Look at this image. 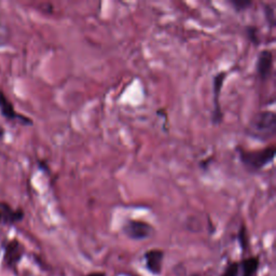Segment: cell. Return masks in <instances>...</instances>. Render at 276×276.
<instances>
[{
    "instance_id": "11",
    "label": "cell",
    "mask_w": 276,
    "mask_h": 276,
    "mask_svg": "<svg viewBox=\"0 0 276 276\" xmlns=\"http://www.w3.org/2000/svg\"><path fill=\"white\" fill-rule=\"evenodd\" d=\"M229 4L231 5L237 12H242V11L248 9L252 5V2H250V0H230Z\"/></svg>"
},
{
    "instance_id": "7",
    "label": "cell",
    "mask_w": 276,
    "mask_h": 276,
    "mask_svg": "<svg viewBox=\"0 0 276 276\" xmlns=\"http://www.w3.org/2000/svg\"><path fill=\"white\" fill-rule=\"evenodd\" d=\"M25 217L22 209H12L8 203L0 202V223L6 227H12L21 222Z\"/></svg>"
},
{
    "instance_id": "15",
    "label": "cell",
    "mask_w": 276,
    "mask_h": 276,
    "mask_svg": "<svg viewBox=\"0 0 276 276\" xmlns=\"http://www.w3.org/2000/svg\"><path fill=\"white\" fill-rule=\"evenodd\" d=\"M257 31L258 29L255 28V27H252V26H248L247 27V34H248V38L250 39L251 42H254V43H258V37H257Z\"/></svg>"
},
{
    "instance_id": "14",
    "label": "cell",
    "mask_w": 276,
    "mask_h": 276,
    "mask_svg": "<svg viewBox=\"0 0 276 276\" xmlns=\"http://www.w3.org/2000/svg\"><path fill=\"white\" fill-rule=\"evenodd\" d=\"M238 240H239L240 247L243 248V249H246V248H247V245H248V237H247L246 228H245L244 226H242L240 229H239V232H238Z\"/></svg>"
},
{
    "instance_id": "1",
    "label": "cell",
    "mask_w": 276,
    "mask_h": 276,
    "mask_svg": "<svg viewBox=\"0 0 276 276\" xmlns=\"http://www.w3.org/2000/svg\"><path fill=\"white\" fill-rule=\"evenodd\" d=\"M245 133L259 142H268L276 134V114L273 111L264 110L257 112L248 122Z\"/></svg>"
},
{
    "instance_id": "5",
    "label": "cell",
    "mask_w": 276,
    "mask_h": 276,
    "mask_svg": "<svg viewBox=\"0 0 276 276\" xmlns=\"http://www.w3.org/2000/svg\"><path fill=\"white\" fill-rule=\"evenodd\" d=\"M227 77L226 72H220L213 78V93H214V110H213V123L214 124H220L223 119V114L221 112L220 104H219V96L220 92L223 85V82Z\"/></svg>"
},
{
    "instance_id": "6",
    "label": "cell",
    "mask_w": 276,
    "mask_h": 276,
    "mask_svg": "<svg viewBox=\"0 0 276 276\" xmlns=\"http://www.w3.org/2000/svg\"><path fill=\"white\" fill-rule=\"evenodd\" d=\"M273 72V53L270 50H262L256 62V74L261 81H267Z\"/></svg>"
},
{
    "instance_id": "13",
    "label": "cell",
    "mask_w": 276,
    "mask_h": 276,
    "mask_svg": "<svg viewBox=\"0 0 276 276\" xmlns=\"http://www.w3.org/2000/svg\"><path fill=\"white\" fill-rule=\"evenodd\" d=\"M239 264L237 262H231L226 268L222 276H238Z\"/></svg>"
},
{
    "instance_id": "17",
    "label": "cell",
    "mask_w": 276,
    "mask_h": 276,
    "mask_svg": "<svg viewBox=\"0 0 276 276\" xmlns=\"http://www.w3.org/2000/svg\"><path fill=\"white\" fill-rule=\"evenodd\" d=\"M5 130H4V128H3V126H0V141H3V138L5 137Z\"/></svg>"
},
{
    "instance_id": "10",
    "label": "cell",
    "mask_w": 276,
    "mask_h": 276,
    "mask_svg": "<svg viewBox=\"0 0 276 276\" xmlns=\"http://www.w3.org/2000/svg\"><path fill=\"white\" fill-rule=\"evenodd\" d=\"M259 268V258L250 257L243 260L239 264V269H242V276H255Z\"/></svg>"
},
{
    "instance_id": "8",
    "label": "cell",
    "mask_w": 276,
    "mask_h": 276,
    "mask_svg": "<svg viewBox=\"0 0 276 276\" xmlns=\"http://www.w3.org/2000/svg\"><path fill=\"white\" fill-rule=\"evenodd\" d=\"M147 269L152 274L159 275L162 271L164 252L161 249H151L145 254Z\"/></svg>"
},
{
    "instance_id": "16",
    "label": "cell",
    "mask_w": 276,
    "mask_h": 276,
    "mask_svg": "<svg viewBox=\"0 0 276 276\" xmlns=\"http://www.w3.org/2000/svg\"><path fill=\"white\" fill-rule=\"evenodd\" d=\"M87 276H106V274L102 273V272H94V273L88 274Z\"/></svg>"
},
{
    "instance_id": "2",
    "label": "cell",
    "mask_w": 276,
    "mask_h": 276,
    "mask_svg": "<svg viewBox=\"0 0 276 276\" xmlns=\"http://www.w3.org/2000/svg\"><path fill=\"white\" fill-rule=\"evenodd\" d=\"M236 151L238 159L249 174H256L270 163L273 162L275 157V147L270 146L260 150H245L242 147H237Z\"/></svg>"
},
{
    "instance_id": "4",
    "label": "cell",
    "mask_w": 276,
    "mask_h": 276,
    "mask_svg": "<svg viewBox=\"0 0 276 276\" xmlns=\"http://www.w3.org/2000/svg\"><path fill=\"white\" fill-rule=\"evenodd\" d=\"M0 112H2V116L9 121L19 122L22 125H32V120L30 118L15 110L12 101L7 97L2 89H0Z\"/></svg>"
},
{
    "instance_id": "3",
    "label": "cell",
    "mask_w": 276,
    "mask_h": 276,
    "mask_svg": "<svg viewBox=\"0 0 276 276\" xmlns=\"http://www.w3.org/2000/svg\"><path fill=\"white\" fill-rule=\"evenodd\" d=\"M122 231L131 239L144 240L150 238L154 234V228L146 221L128 220L125 221Z\"/></svg>"
},
{
    "instance_id": "9",
    "label": "cell",
    "mask_w": 276,
    "mask_h": 276,
    "mask_svg": "<svg viewBox=\"0 0 276 276\" xmlns=\"http://www.w3.org/2000/svg\"><path fill=\"white\" fill-rule=\"evenodd\" d=\"M22 256H23V250L22 245L19 243V240L12 239L6 244L4 259L9 267L13 268L14 266H16L22 259Z\"/></svg>"
},
{
    "instance_id": "12",
    "label": "cell",
    "mask_w": 276,
    "mask_h": 276,
    "mask_svg": "<svg viewBox=\"0 0 276 276\" xmlns=\"http://www.w3.org/2000/svg\"><path fill=\"white\" fill-rule=\"evenodd\" d=\"M264 16L267 19L268 24L270 25L271 28H273L275 26V10L273 8V6L271 5H264Z\"/></svg>"
}]
</instances>
